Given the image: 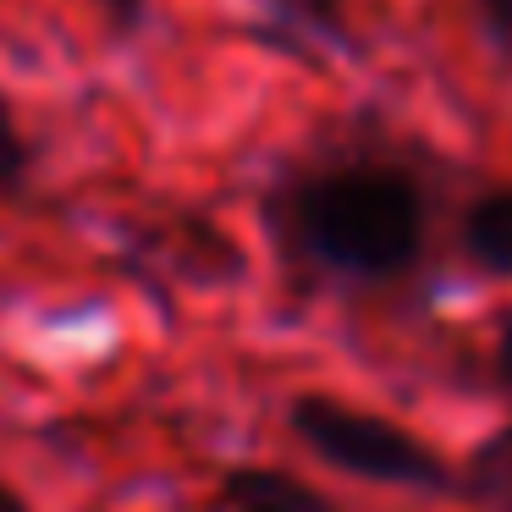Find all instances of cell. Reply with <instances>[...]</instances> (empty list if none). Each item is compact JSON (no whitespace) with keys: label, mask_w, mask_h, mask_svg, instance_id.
I'll use <instances>...</instances> for the list:
<instances>
[{"label":"cell","mask_w":512,"mask_h":512,"mask_svg":"<svg viewBox=\"0 0 512 512\" xmlns=\"http://www.w3.org/2000/svg\"><path fill=\"white\" fill-rule=\"evenodd\" d=\"M287 237L342 281H397L424 254V193L391 166H331L292 188Z\"/></svg>","instance_id":"1"},{"label":"cell","mask_w":512,"mask_h":512,"mask_svg":"<svg viewBox=\"0 0 512 512\" xmlns=\"http://www.w3.org/2000/svg\"><path fill=\"white\" fill-rule=\"evenodd\" d=\"M287 430L314 463L336 468L342 479L408 496H457V463H446L424 435L386 413L353 408L325 391H298L287 402Z\"/></svg>","instance_id":"2"},{"label":"cell","mask_w":512,"mask_h":512,"mask_svg":"<svg viewBox=\"0 0 512 512\" xmlns=\"http://www.w3.org/2000/svg\"><path fill=\"white\" fill-rule=\"evenodd\" d=\"M215 512H342L320 485L281 463H232L210 496Z\"/></svg>","instance_id":"3"},{"label":"cell","mask_w":512,"mask_h":512,"mask_svg":"<svg viewBox=\"0 0 512 512\" xmlns=\"http://www.w3.org/2000/svg\"><path fill=\"white\" fill-rule=\"evenodd\" d=\"M457 248L479 276L512 281V188H490L457 221Z\"/></svg>","instance_id":"4"},{"label":"cell","mask_w":512,"mask_h":512,"mask_svg":"<svg viewBox=\"0 0 512 512\" xmlns=\"http://www.w3.org/2000/svg\"><path fill=\"white\" fill-rule=\"evenodd\" d=\"M457 501H468L474 512H512V419L496 424L457 463Z\"/></svg>","instance_id":"5"},{"label":"cell","mask_w":512,"mask_h":512,"mask_svg":"<svg viewBox=\"0 0 512 512\" xmlns=\"http://www.w3.org/2000/svg\"><path fill=\"white\" fill-rule=\"evenodd\" d=\"M265 6L287 28L320 39V45H342V50L353 45V34H347V23H342V0H265Z\"/></svg>","instance_id":"6"},{"label":"cell","mask_w":512,"mask_h":512,"mask_svg":"<svg viewBox=\"0 0 512 512\" xmlns=\"http://www.w3.org/2000/svg\"><path fill=\"white\" fill-rule=\"evenodd\" d=\"M28 138H23V127H17V116L0 105V193H17L23 188V177H28Z\"/></svg>","instance_id":"7"},{"label":"cell","mask_w":512,"mask_h":512,"mask_svg":"<svg viewBox=\"0 0 512 512\" xmlns=\"http://www.w3.org/2000/svg\"><path fill=\"white\" fill-rule=\"evenodd\" d=\"M479 28H485L490 50L512 61V0H479Z\"/></svg>","instance_id":"8"},{"label":"cell","mask_w":512,"mask_h":512,"mask_svg":"<svg viewBox=\"0 0 512 512\" xmlns=\"http://www.w3.org/2000/svg\"><path fill=\"white\" fill-rule=\"evenodd\" d=\"M496 380L512 386V314H507V325H501V336H496Z\"/></svg>","instance_id":"9"},{"label":"cell","mask_w":512,"mask_h":512,"mask_svg":"<svg viewBox=\"0 0 512 512\" xmlns=\"http://www.w3.org/2000/svg\"><path fill=\"white\" fill-rule=\"evenodd\" d=\"M100 6L116 17V23H138V12H144V0H100Z\"/></svg>","instance_id":"10"},{"label":"cell","mask_w":512,"mask_h":512,"mask_svg":"<svg viewBox=\"0 0 512 512\" xmlns=\"http://www.w3.org/2000/svg\"><path fill=\"white\" fill-rule=\"evenodd\" d=\"M0 512H34V507H28V501L17 496V490L6 485V479H0Z\"/></svg>","instance_id":"11"}]
</instances>
